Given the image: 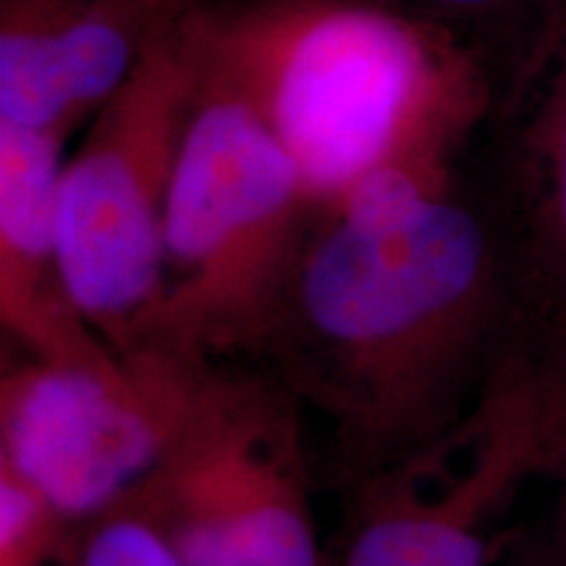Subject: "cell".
<instances>
[{"label":"cell","mask_w":566,"mask_h":566,"mask_svg":"<svg viewBox=\"0 0 566 566\" xmlns=\"http://www.w3.org/2000/svg\"><path fill=\"white\" fill-rule=\"evenodd\" d=\"M512 321V244L485 189L386 171L315 205L242 359L323 424V472L344 493L470 415Z\"/></svg>","instance_id":"1"},{"label":"cell","mask_w":566,"mask_h":566,"mask_svg":"<svg viewBox=\"0 0 566 566\" xmlns=\"http://www.w3.org/2000/svg\"><path fill=\"white\" fill-rule=\"evenodd\" d=\"M179 38L200 82L242 101L315 205L386 171L457 176L491 84L449 34L384 0H197Z\"/></svg>","instance_id":"2"},{"label":"cell","mask_w":566,"mask_h":566,"mask_svg":"<svg viewBox=\"0 0 566 566\" xmlns=\"http://www.w3.org/2000/svg\"><path fill=\"white\" fill-rule=\"evenodd\" d=\"M158 422V457L122 504L189 566H328L310 417L242 357L137 346L118 357Z\"/></svg>","instance_id":"3"},{"label":"cell","mask_w":566,"mask_h":566,"mask_svg":"<svg viewBox=\"0 0 566 566\" xmlns=\"http://www.w3.org/2000/svg\"><path fill=\"white\" fill-rule=\"evenodd\" d=\"M313 210L300 168L268 126L200 82L168 197L163 292L129 352L155 344L247 357Z\"/></svg>","instance_id":"4"},{"label":"cell","mask_w":566,"mask_h":566,"mask_svg":"<svg viewBox=\"0 0 566 566\" xmlns=\"http://www.w3.org/2000/svg\"><path fill=\"white\" fill-rule=\"evenodd\" d=\"M566 451V338L512 321L470 415L344 499L334 566H493V525Z\"/></svg>","instance_id":"5"},{"label":"cell","mask_w":566,"mask_h":566,"mask_svg":"<svg viewBox=\"0 0 566 566\" xmlns=\"http://www.w3.org/2000/svg\"><path fill=\"white\" fill-rule=\"evenodd\" d=\"M200 76L179 24L105 101L59 181L63 286L84 323L122 357L160 300L166 210Z\"/></svg>","instance_id":"6"},{"label":"cell","mask_w":566,"mask_h":566,"mask_svg":"<svg viewBox=\"0 0 566 566\" xmlns=\"http://www.w3.org/2000/svg\"><path fill=\"white\" fill-rule=\"evenodd\" d=\"M158 422L132 378L27 357L0 378V470L71 525L108 512L150 472Z\"/></svg>","instance_id":"7"},{"label":"cell","mask_w":566,"mask_h":566,"mask_svg":"<svg viewBox=\"0 0 566 566\" xmlns=\"http://www.w3.org/2000/svg\"><path fill=\"white\" fill-rule=\"evenodd\" d=\"M197 0H0V122L71 139Z\"/></svg>","instance_id":"8"},{"label":"cell","mask_w":566,"mask_h":566,"mask_svg":"<svg viewBox=\"0 0 566 566\" xmlns=\"http://www.w3.org/2000/svg\"><path fill=\"white\" fill-rule=\"evenodd\" d=\"M485 124L483 189L512 244L514 315L566 336V27Z\"/></svg>","instance_id":"9"},{"label":"cell","mask_w":566,"mask_h":566,"mask_svg":"<svg viewBox=\"0 0 566 566\" xmlns=\"http://www.w3.org/2000/svg\"><path fill=\"white\" fill-rule=\"evenodd\" d=\"M63 163L66 139L0 122V323L27 357L126 380L122 359L63 286L55 237Z\"/></svg>","instance_id":"10"},{"label":"cell","mask_w":566,"mask_h":566,"mask_svg":"<svg viewBox=\"0 0 566 566\" xmlns=\"http://www.w3.org/2000/svg\"><path fill=\"white\" fill-rule=\"evenodd\" d=\"M449 34L504 103L566 27V0H384Z\"/></svg>","instance_id":"11"},{"label":"cell","mask_w":566,"mask_h":566,"mask_svg":"<svg viewBox=\"0 0 566 566\" xmlns=\"http://www.w3.org/2000/svg\"><path fill=\"white\" fill-rule=\"evenodd\" d=\"M59 566H189L171 543L126 506L71 527Z\"/></svg>","instance_id":"12"},{"label":"cell","mask_w":566,"mask_h":566,"mask_svg":"<svg viewBox=\"0 0 566 566\" xmlns=\"http://www.w3.org/2000/svg\"><path fill=\"white\" fill-rule=\"evenodd\" d=\"M71 522L0 470V566H59Z\"/></svg>","instance_id":"13"},{"label":"cell","mask_w":566,"mask_h":566,"mask_svg":"<svg viewBox=\"0 0 566 566\" xmlns=\"http://www.w3.org/2000/svg\"><path fill=\"white\" fill-rule=\"evenodd\" d=\"M493 566H566V546L558 535H530Z\"/></svg>","instance_id":"14"},{"label":"cell","mask_w":566,"mask_h":566,"mask_svg":"<svg viewBox=\"0 0 566 566\" xmlns=\"http://www.w3.org/2000/svg\"><path fill=\"white\" fill-rule=\"evenodd\" d=\"M556 478L562 483V527H558V537H562V543L566 546V451L556 467Z\"/></svg>","instance_id":"15"}]
</instances>
